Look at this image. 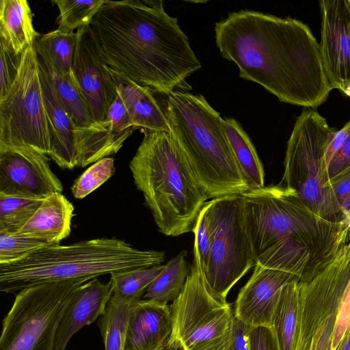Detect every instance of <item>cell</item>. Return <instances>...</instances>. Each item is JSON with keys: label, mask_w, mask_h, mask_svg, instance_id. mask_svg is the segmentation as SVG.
<instances>
[{"label": "cell", "mask_w": 350, "mask_h": 350, "mask_svg": "<svg viewBox=\"0 0 350 350\" xmlns=\"http://www.w3.org/2000/svg\"><path fill=\"white\" fill-rule=\"evenodd\" d=\"M330 185L341 208L350 194V167L330 179Z\"/></svg>", "instance_id": "40"}, {"label": "cell", "mask_w": 350, "mask_h": 350, "mask_svg": "<svg viewBox=\"0 0 350 350\" xmlns=\"http://www.w3.org/2000/svg\"><path fill=\"white\" fill-rule=\"evenodd\" d=\"M74 207L62 194L46 197L29 221L18 231L59 244L71 230Z\"/></svg>", "instance_id": "22"}, {"label": "cell", "mask_w": 350, "mask_h": 350, "mask_svg": "<svg viewBox=\"0 0 350 350\" xmlns=\"http://www.w3.org/2000/svg\"><path fill=\"white\" fill-rule=\"evenodd\" d=\"M109 70L132 126L150 131H170L164 110L154 97L153 91L123 77L109 68Z\"/></svg>", "instance_id": "21"}, {"label": "cell", "mask_w": 350, "mask_h": 350, "mask_svg": "<svg viewBox=\"0 0 350 350\" xmlns=\"http://www.w3.org/2000/svg\"><path fill=\"white\" fill-rule=\"evenodd\" d=\"M336 129L312 109L305 108L297 118L287 142L281 183L293 190L314 213L340 221L341 208L330 185L325 148Z\"/></svg>", "instance_id": "7"}, {"label": "cell", "mask_w": 350, "mask_h": 350, "mask_svg": "<svg viewBox=\"0 0 350 350\" xmlns=\"http://www.w3.org/2000/svg\"><path fill=\"white\" fill-rule=\"evenodd\" d=\"M167 96L170 133L208 198L249 191L219 113L201 94L177 90Z\"/></svg>", "instance_id": "6"}, {"label": "cell", "mask_w": 350, "mask_h": 350, "mask_svg": "<svg viewBox=\"0 0 350 350\" xmlns=\"http://www.w3.org/2000/svg\"><path fill=\"white\" fill-rule=\"evenodd\" d=\"M135 304L122 303L111 297L98 321L105 350H124L128 322Z\"/></svg>", "instance_id": "30"}, {"label": "cell", "mask_w": 350, "mask_h": 350, "mask_svg": "<svg viewBox=\"0 0 350 350\" xmlns=\"http://www.w3.org/2000/svg\"><path fill=\"white\" fill-rule=\"evenodd\" d=\"M163 350H183L180 344L175 339L170 337V339Z\"/></svg>", "instance_id": "43"}, {"label": "cell", "mask_w": 350, "mask_h": 350, "mask_svg": "<svg viewBox=\"0 0 350 350\" xmlns=\"http://www.w3.org/2000/svg\"><path fill=\"white\" fill-rule=\"evenodd\" d=\"M90 25L113 71L167 96L191 90L186 79L202 64L163 1L105 0Z\"/></svg>", "instance_id": "2"}, {"label": "cell", "mask_w": 350, "mask_h": 350, "mask_svg": "<svg viewBox=\"0 0 350 350\" xmlns=\"http://www.w3.org/2000/svg\"><path fill=\"white\" fill-rule=\"evenodd\" d=\"M111 295V282L103 284L97 278L78 286L72 293L59 321L54 350H65L75 334L98 319Z\"/></svg>", "instance_id": "18"}, {"label": "cell", "mask_w": 350, "mask_h": 350, "mask_svg": "<svg viewBox=\"0 0 350 350\" xmlns=\"http://www.w3.org/2000/svg\"><path fill=\"white\" fill-rule=\"evenodd\" d=\"M53 245L43 239L23 233L0 231V264L19 260L44 247Z\"/></svg>", "instance_id": "33"}, {"label": "cell", "mask_w": 350, "mask_h": 350, "mask_svg": "<svg viewBox=\"0 0 350 350\" xmlns=\"http://www.w3.org/2000/svg\"><path fill=\"white\" fill-rule=\"evenodd\" d=\"M250 326L234 317L233 338L226 350H249L248 332Z\"/></svg>", "instance_id": "41"}, {"label": "cell", "mask_w": 350, "mask_h": 350, "mask_svg": "<svg viewBox=\"0 0 350 350\" xmlns=\"http://www.w3.org/2000/svg\"><path fill=\"white\" fill-rule=\"evenodd\" d=\"M335 350H350V330L344 336Z\"/></svg>", "instance_id": "42"}, {"label": "cell", "mask_w": 350, "mask_h": 350, "mask_svg": "<svg viewBox=\"0 0 350 350\" xmlns=\"http://www.w3.org/2000/svg\"><path fill=\"white\" fill-rule=\"evenodd\" d=\"M129 167L160 232L178 237L193 230L208 197L170 131L143 129Z\"/></svg>", "instance_id": "4"}, {"label": "cell", "mask_w": 350, "mask_h": 350, "mask_svg": "<svg viewBox=\"0 0 350 350\" xmlns=\"http://www.w3.org/2000/svg\"><path fill=\"white\" fill-rule=\"evenodd\" d=\"M46 154L28 148L0 151V193L44 199L62 193L61 181Z\"/></svg>", "instance_id": "14"}, {"label": "cell", "mask_w": 350, "mask_h": 350, "mask_svg": "<svg viewBox=\"0 0 350 350\" xmlns=\"http://www.w3.org/2000/svg\"><path fill=\"white\" fill-rule=\"evenodd\" d=\"M295 280L290 273L256 264L235 301V317L250 327H271L282 288Z\"/></svg>", "instance_id": "16"}, {"label": "cell", "mask_w": 350, "mask_h": 350, "mask_svg": "<svg viewBox=\"0 0 350 350\" xmlns=\"http://www.w3.org/2000/svg\"><path fill=\"white\" fill-rule=\"evenodd\" d=\"M76 33L73 73L94 121H103L117 96V87L91 25L80 27Z\"/></svg>", "instance_id": "13"}, {"label": "cell", "mask_w": 350, "mask_h": 350, "mask_svg": "<svg viewBox=\"0 0 350 350\" xmlns=\"http://www.w3.org/2000/svg\"><path fill=\"white\" fill-rule=\"evenodd\" d=\"M207 202L202 207L193 230L195 236L193 258L204 273L208 267L211 245V232L207 213Z\"/></svg>", "instance_id": "35"}, {"label": "cell", "mask_w": 350, "mask_h": 350, "mask_svg": "<svg viewBox=\"0 0 350 350\" xmlns=\"http://www.w3.org/2000/svg\"><path fill=\"white\" fill-rule=\"evenodd\" d=\"M87 280L22 290L2 321L0 350H54L56 331L73 291Z\"/></svg>", "instance_id": "10"}, {"label": "cell", "mask_w": 350, "mask_h": 350, "mask_svg": "<svg viewBox=\"0 0 350 350\" xmlns=\"http://www.w3.org/2000/svg\"><path fill=\"white\" fill-rule=\"evenodd\" d=\"M301 326L299 280L286 284L281 289L273 312L271 328L280 350H296Z\"/></svg>", "instance_id": "23"}, {"label": "cell", "mask_w": 350, "mask_h": 350, "mask_svg": "<svg viewBox=\"0 0 350 350\" xmlns=\"http://www.w3.org/2000/svg\"><path fill=\"white\" fill-rule=\"evenodd\" d=\"M350 98V83L341 91Z\"/></svg>", "instance_id": "44"}, {"label": "cell", "mask_w": 350, "mask_h": 350, "mask_svg": "<svg viewBox=\"0 0 350 350\" xmlns=\"http://www.w3.org/2000/svg\"><path fill=\"white\" fill-rule=\"evenodd\" d=\"M21 56L14 53L8 42L0 38V99L5 96L18 74Z\"/></svg>", "instance_id": "36"}, {"label": "cell", "mask_w": 350, "mask_h": 350, "mask_svg": "<svg viewBox=\"0 0 350 350\" xmlns=\"http://www.w3.org/2000/svg\"><path fill=\"white\" fill-rule=\"evenodd\" d=\"M28 148L49 155L51 138L34 44L21 56L18 74L0 99V151Z\"/></svg>", "instance_id": "8"}, {"label": "cell", "mask_w": 350, "mask_h": 350, "mask_svg": "<svg viewBox=\"0 0 350 350\" xmlns=\"http://www.w3.org/2000/svg\"><path fill=\"white\" fill-rule=\"evenodd\" d=\"M349 241H350V219L349 221ZM350 244V241L349 243Z\"/></svg>", "instance_id": "45"}, {"label": "cell", "mask_w": 350, "mask_h": 350, "mask_svg": "<svg viewBox=\"0 0 350 350\" xmlns=\"http://www.w3.org/2000/svg\"><path fill=\"white\" fill-rule=\"evenodd\" d=\"M186 254L187 252L183 250L164 265L142 299L167 305L178 297L191 271V265L186 261Z\"/></svg>", "instance_id": "27"}, {"label": "cell", "mask_w": 350, "mask_h": 350, "mask_svg": "<svg viewBox=\"0 0 350 350\" xmlns=\"http://www.w3.org/2000/svg\"><path fill=\"white\" fill-rule=\"evenodd\" d=\"M134 129L126 114L116 111H109L105 120L75 127L77 166L85 167L116 154Z\"/></svg>", "instance_id": "17"}, {"label": "cell", "mask_w": 350, "mask_h": 350, "mask_svg": "<svg viewBox=\"0 0 350 350\" xmlns=\"http://www.w3.org/2000/svg\"><path fill=\"white\" fill-rule=\"evenodd\" d=\"M222 123L249 190L263 187V166L250 137L234 118H226Z\"/></svg>", "instance_id": "25"}, {"label": "cell", "mask_w": 350, "mask_h": 350, "mask_svg": "<svg viewBox=\"0 0 350 350\" xmlns=\"http://www.w3.org/2000/svg\"><path fill=\"white\" fill-rule=\"evenodd\" d=\"M241 196L256 264L308 281L347 244L349 226L319 216L292 189L264 186Z\"/></svg>", "instance_id": "3"}, {"label": "cell", "mask_w": 350, "mask_h": 350, "mask_svg": "<svg viewBox=\"0 0 350 350\" xmlns=\"http://www.w3.org/2000/svg\"><path fill=\"white\" fill-rule=\"evenodd\" d=\"M215 33L221 55L236 64L239 77L280 102L313 109L334 89L319 43L298 19L243 10L216 23Z\"/></svg>", "instance_id": "1"}, {"label": "cell", "mask_w": 350, "mask_h": 350, "mask_svg": "<svg viewBox=\"0 0 350 350\" xmlns=\"http://www.w3.org/2000/svg\"><path fill=\"white\" fill-rule=\"evenodd\" d=\"M43 98L49 125L51 152L49 155L60 167L77 166L75 125L59 100L45 66L38 55Z\"/></svg>", "instance_id": "20"}, {"label": "cell", "mask_w": 350, "mask_h": 350, "mask_svg": "<svg viewBox=\"0 0 350 350\" xmlns=\"http://www.w3.org/2000/svg\"><path fill=\"white\" fill-rule=\"evenodd\" d=\"M249 350H280L275 336L270 327H250L248 332Z\"/></svg>", "instance_id": "38"}, {"label": "cell", "mask_w": 350, "mask_h": 350, "mask_svg": "<svg viewBox=\"0 0 350 350\" xmlns=\"http://www.w3.org/2000/svg\"><path fill=\"white\" fill-rule=\"evenodd\" d=\"M164 265L122 271L111 274V297L124 304H135L142 299L151 283Z\"/></svg>", "instance_id": "29"}, {"label": "cell", "mask_w": 350, "mask_h": 350, "mask_svg": "<svg viewBox=\"0 0 350 350\" xmlns=\"http://www.w3.org/2000/svg\"><path fill=\"white\" fill-rule=\"evenodd\" d=\"M347 282L328 272L299 280L301 326L296 350H332L337 313Z\"/></svg>", "instance_id": "12"}, {"label": "cell", "mask_w": 350, "mask_h": 350, "mask_svg": "<svg viewBox=\"0 0 350 350\" xmlns=\"http://www.w3.org/2000/svg\"><path fill=\"white\" fill-rule=\"evenodd\" d=\"M165 253L141 250L116 238L51 245L8 264H0V291L17 294L33 286L87 280L105 274L160 265Z\"/></svg>", "instance_id": "5"}, {"label": "cell", "mask_w": 350, "mask_h": 350, "mask_svg": "<svg viewBox=\"0 0 350 350\" xmlns=\"http://www.w3.org/2000/svg\"><path fill=\"white\" fill-rule=\"evenodd\" d=\"M77 40V33L74 31L57 28L40 35L34 46L37 54L57 73L65 77L75 78L72 64Z\"/></svg>", "instance_id": "26"}, {"label": "cell", "mask_w": 350, "mask_h": 350, "mask_svg": "<svg viewBox=\"0 0 350 350\" xmlns=\"http://www.w3.org/2000/svg\"><path fill=\"white\" fill-rule=\"evenodd\" d=\"M116 171L114 160L105 157L89 167L74 183L71 191L75 198L82 199L106 182Z\"/></svg>", "instance_id": "34"}, {"label": "cell", "mask_w": 350, "mask_h": 350, "mask_svg": "<svg viewBox=\"0 0 350 350\" xmlns=\"http://www.w3.org/2000/svg\"><path fill=\"white\" fill-rule=\"evenodd\" d=\"M321 57L334 89L350 83V8L348 0H321Z\"/></svg>", "instance_id": "15"}, {"label": "cell", "mask_w": 350, "mask_h": 350, "mask_svg": "<svg viewBox=\"0 0 350 350\" xmlns=\"http://www.w3.org/2000/svg\"><path fill=\"white\" fill-rule=\"evenodd\" d=\"M170 310L171 338L183 350H226L231 344L234 310L229 303L219 301L209 293L194 258L186 282Z\"/></svg>", "instance_id": "11"}, {"label": "cell", "mask_w": 350, "mask_h": 350, "mask_svg": "<svg viewBox=\"0 0 350 350\" xmlns=\"http://www.w3.org/2000/svg\"><path fill=\"white\" fill-rule=\"evenodd\" d=\"M39 57L45 66L59 100L71 118L75 127L88 126L94 122L89 105L76 78L62 76Z\"/></svg>", "instance_id": "28"}, {"label": "cell", "mask_w": 350, "mask_h": 350, "mask_svg": "<svg viewBox=\"0 0 350 350\" xmlns=\"http://www.w3.org/2000/svg\"><path fill=\"white\" fill-rule=\"evenodd\" d=\"M348 3H349V8H350V0H348Z\"/></svg>", "instance_id": "46"}, {"label": "cell", "mask_w": 350, "mask_h": 350, "mask_svg": "<svg viewBox=\"0 0 350 350\" xmlns=\"http://www.w3.org/2000/svg\"><path fill=\"white\" fill-rule=\"evenodd\" d=\"M59 10L58 28L74 31L90 25L105 0L52 1Z\"/></svg>", "instance_id": "32"}, {"label": "cell", "mask_w": 350, "mask_h": 350, "mask_svg": "<svg viewBox=\"0 0 350 350\" xmlns=\"http://www.w3.org/2000/svg\"><path fill=\"white\" fill-rule=\"evenodd\" d=\"M207 205L211 245L208 267L202 274L209 293L227 302L230 289L256 264L245 229L243 199L241 195L226 196Z\"/></svg>", "instance_id": "9"}, {"label": "cell", "mask_w": 350, "mask_h": 350, "mask_svg": "<svg viewBox=\"0 0 350 350\" xmlns=\"http://www.w3.org/2000/svg\"><path fill=\"white\" fill-rule=\"evenodd\" d=\"M350 330V280L349 281L338 307L333 334L332 350H335L344 336Z\"/></svg>", "instance_id": "37"}, {"label": "cell", "mask_w": 350, "mask_h": 350, "mask_svg": "<svg viewBox=\"0 0 350 350\" xmlns=\"http://www.w3.org/2000/svg\"><path fill=\"white\" fill-rule=\"evenodd\" d=\"M39 36L27 1H0V38L8 42L16 55H21L33 44Z\"/></svg>", "instance_id": "24"}, {"label": "cell", "mask_w": 350, "mask_h": 350, "mask_svg": "<svg viewBox=\"0 0 350 350\" xmlns=\"http://www.w3.org/2000/svg\"><path fill=\"white\" fill-rule=\"evenodd\" d=\"M44 199L0 193V231L18 232L32 217Z\"/></svg>", "instance_id": "31"}, {"label": "cell", "mask_w": 350, "mask_h": 350, "mask_svg": "<svg viewBox=\"0 0 350 350\" xmlns=\"http://www.w3.org/2000/svg\"><path fill=\"white\" fill-rule=\"evenodd\" d=\"M346 125L347 131L342 146L328 167L330 179L350 167V120Z\"/></svg>", "instance_id": "39"}, {"label": "cell", "mask_w": 350, "mask_h": 350, "mask_svg": "<svg viewBox=\"0 0 350 350\" xmlns=\"http://www.w3.org/2000/svg\"><path fill=\"white\" fill-rule=\"evenodd\" d=\"M172 333L170 307L141 299L132 308L124 350H163Z\"/></svg>", "instance_id": "19"}]
</instances>
